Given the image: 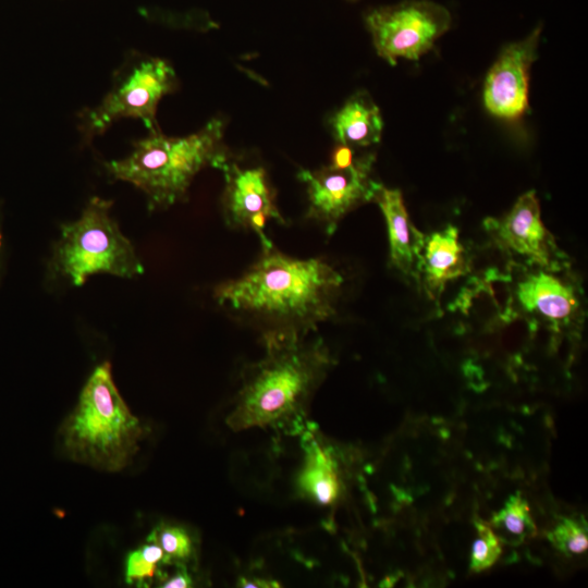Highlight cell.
Masks as SVG:
<instances>
[{
    "instance_id": "cell-23",
    "label": "cell",
    "mask_w": 588,
    "mask_h": 588,
    "mask_svg": "<svg viewBox=\"0 0 588 588\" xmlns=\"http://www.w3.org/2000/svg\"><path fill=\"white\" fill-rule=\"evenodd\" d=\"M353 160V149L344 145H339L333 151L331 164L343 168L350 166Z\"/></svg>"
},
{
    "instance_id": "cell-25",
    "label": "cell",
    "mask_w": 588,
    "mask_h": 588,
    "mask_svg": "<svg viewBox=\"0 0 588 588\" xmlns=\"http://www.w3.org/2000/svg\"><path fill=\"white\" fill-rule=\"evenodd\" d=\"M2 231H1V223H0V266H1V262H2V247H3V243H2Z\"/></svg>"
},
{
    "instance_id": "cell-20",
    "label": "cell",
    "mask_w": 588,
    "mask_h": 588,
    "mask_svg": "<svg viewBox=\"0 0 588 588\" xmlns=\"http://www.w3.org/2000/svg\"><path fill=\"white\" fill-rule=\"evenodd\" d=\"M548 539L565 555L580 554L588 548L587 524L584 519L562 518L548 532Z\"/></svg>"
},
{
    "instance_id": "cell-18",
    "label": "cell",
    "mask_w": 588,
    "mask_h": 588,
    "mask_svg": "<svg viewBox=\"0 0 588 588\" xmlns=\"http://www.w3.org/2000/svg\"><path fill=\"white\" fill-rule=\"evenodd\" d=\"M148 540L155 541L162 549L164 565L186 567L195 558V541L183 526L161 523L151 531Z\"/></svg>"
},
{
    "instance_id": "cell-17",
    "label": "cell",
    "mask_w": 588,
    "mask_h": 588,
    "mask_svg": "<svg viewBox=\"0 0 588 588\" xmlns=\"http://www.w3.org/2000/svg\"><path fill=\"white\" fill-rule=\"evenodd\" d=\"M491 525L503 541L511 544H518L536 532L528 503L518 492L512 494L492 516Z\"/></svg>"
},
{
    "instance_id": "cell-15",
    "label": "cell",
    "mask_w": 588,
    "mask_h": 588,
    "mask_svg": "<svg viewBox=\"0 0 588 588\" xmlns=\"http://www.w3.org/2000/svg\"><path fill=\"white\" fill-rule=\"evenodd\" d=\"M339 145L352 149L368 147L381 139L383 121L378 106L366 91H358L330 118Z\"/></svg>"
},
{
    "instance_id": "cell-21",
    "label": "cell",
    "mask_w": 588,
    "mask_h": 588,
    "mask_svg": "<svg viewBox=\"0 0 588 588\" xmlns=\"http://www.w3.org/2000/svg\"><path fill=\"white\" fill-rule=\"evenodd\" d=\"M475 527L477 538L471 547L469 566L473 572H482L495 563L502 549L499 537L489 525L482 520H476Z\"/></svg>"
},
{
    "instance_id": "cell-4",
    "label": "cell",
    "mask_w": 588,
    "mask_h": 588,
    "mask_svg": "<svg viewBox=\"0 0 588 588\" xmlns=\"http://www.w3.org/2000/svg\"><path fill=\"white\" fill-rule=\"evenodd\" d=\"M144 436L145 427L121 396L108 362L93 370L59 430L68 458L110 473L132 463Z\"/></svg>"
},
{
    "instance_id": "cell-1",
    "label": "cell",
    "mask_w": 588,
    "mask_h": 588,
    "mask_svg": "<svg viewBox=\"0 0 588 588\" xmlns=\"http://www.w3.org/2000/svg\"><path fill=\"white\" fill-rule=\"evenodd\" d=\"M342 284L343 277L326 260L292 257L273 246L242 275L219 284L213 296L264 320V335H307L335 314Z\"/></svg>"
},
{
    "instance_id": "cell-24",
    "label": "cell",
    "mask_w": 588,
    "mask_h": 588,
    "mask_svg": "<svg viewBox=\"0 0 588 588\" xmlns=\"http://www.w3.org/2000/svg\"><path fill=\"white\" fill-rule=\"evenodd\" d=\"M240 586L242 587H274L273 585H270L271 581L266 579H248L245 577H242L240 579Z\"/></svg>"
},
{
    "instance_id": "cell-9",
    "label": "cell",
    "mask_w": 588,
    "mask_h": 588,
    "mask_svg": "<svg viewBox=\"0 0 588 588\" xmlns=\"http://www.w3.org/2000/svg\"><path fill=\"white\" fill-rule=\"evenodd\" d=\"M219 170L224 176L221 207L225 223L232 229L256 233L262 249L273 247L265 234L267 222H286L275 203V192L266 170L261 167H241L231 157Z\"/></svg>"
},
{
    "instance_id": "cell-16",
    "label": "cell",
    "mask_w": 588,
    "mask_h": 588,
    "mask_svg": "<svg viewBox=\"0 0 588 588\" xmlns=\"http://www.w3.org/2000/svg\"><path fill=\"white\" fill-rule=\"evenodd\" d=\"M464 248L458 231L453 225L433 232L424 243L419 272H422L430 292L440 293L449 281L466 273Z\"/></svg>"
},
{
    "instance_id": "cell-6",
    "label": "cell",
    "mask_w": 588,
    "mask_h": 588,
    "mask_svg": "<svg viewBox=\"0 0 588 588\" xmlns=\"http://www.w3.org/2000/svg\"><path fill=\"white\" fill-rule=\"evenodd\" d=\"M176 87V74L168 61L135 53L118 70L99 103L78 114L82 138L89 143L122 119L139 120L148 131L159 127L158 105Z\"/></svg>"
},
{
    "instance_id": "cell-13",
    "label": "cell",
    "mask_w": 588,
    "mask_h": 588,
    "mask_svg": "<svg viewBox=\"0 0 588 588\" xmlns=\"http://www.w3.org/2000/svg\"><path fill=\"white\" fill-rule=\"evenodd\" d=\"M373 201L387 223L391 265L405 275H415L425 237L411 221L401 191L381 184Z\"/></svg>"
},
{
    "instance_id": "cell-12",
    "label": "cell",
    "mask_w": 588,
    "mask_h": 588,
    "mask_svg": "<svg viewBox=\"0 0 588 588\" xmlns=\"http://www.w3.org/2000/svg\"><path fill=\"white\" fill-rule=\"evenodd\" d=\"M486 225L502 247L544 268L552 264L556 247L541 220L535 191L523 194L502 219H488Z\"/></svg>"
},
{
    "instance_id": "cell-10",
    "label": "cell",
    "mask_w": 588,
    "mask_h": 588,
    "mask_svg": "<svg viewBox=\"0 0 588 588\" xmlns=\"http://www.w3.org/2000/svg\"><path fill=\"white\" fill-rule=\"evenodd\" d=\"M541 29L538 25L524 39L507 45L489 70L483 103L492 115L515 121L529 111V73L538 56Z\"/></svg>"
},
{
    "instance_id": "cell-5",
    "label": "cell",
    "mask_w": 588,
    "mask_h": 588,
    "mask_svg": "<svg viewBox=\"0 0 588 588\" xmlns=\"http://www.w3.org/2000/svg\"><path fill=\"white\" fill-rule=\"evenodd\" d=\"M113 201L93 196L78 218L63 223L49 260L52 275L82 286L98 273L135 279L145 271L132 242L112 216Z\"/></svg>"
},
{
    "instance_id": "cell-7",
    "label": "cell",
    "mask_w": 588,
    "mask_h": 588,
    "mask_svg": "<svg viewBox=\"0 0 588 588\" xmlns=\"http://www.w3.org/2000/svg\"><path fill=\"white\" fill-rule=\"evenodd\" d=\"M446 8L429 0H406L369 11L365 24L378 56L391 65L416 61L451 27Z\"/></svg>"
},
{
    "instance_id": "cell-14",
    "label": "cell",
    "mask_w": 588,
    "mask_h": 588,
    "mask_svg": "<svg viewBox=\"0 0 588 588\" xmlns=\"http://www.w3.org/2000/svg\"><path fill=\"white\" fill-rule=\"evenodd\" d=\"M516 296L526 311L538 314L551 322H566L578 309L573 289L544 271L531 273L519 282Z\"/></svg>"
},
{
    "instance_id": "cell-26",
    "label": "cell",
    "mask_w": 588,
    "mask_h": 588,
    "mask_svg": "<svg viewBox=\"0 0 588 588\" xmlns=\"http://www.w3.org/2000/svg\"><path fill=\"white\" fill-rule=\"evenodd\" d=\"M348 1H356V0H348Z\"/></svg>"
},
{
    "instance_id": "cell-2",
    "label": "cell",
    "mask_w": 588,
    "mask_h": 588,
    "mask_svg": "<svg viewBox=\"0 0 588 588\" xmlns=\"http://www.w3.org/2000/svg\"><path fill=\"white\" fill-rule=\"evenodd\" d=\"M264 335L265 355L246 367L225 417L233 431L259 428L299 436L332 359L320 339Z\"/></svg>"
},
{
    "instance_id": "cell-8",
    "label": "cell",
    "mask_w": 588,
    "mask_h": 588,
    "mask_svg": "<svg viewBox=\"0 0 588 588\" xmlns=\"http://www.w3.org/2000/svg\"><path fill=\"white\" fill-rule=\"evenodd\" d=\"M375 155L364 154L347 167L332 164L317 170H299L297 177L307 195V218L332 235L339 222L358 206L373 200L381 183L373 176Z\"/></svg>"
},
{
    "instance_id": "cell-11",
    "label": "cell",
    "mask_w": 588,
    "mask_h": 588,
    "mask_svg": "<svg viewBox=\"0 0 588 588\" xmlns=\"http://www.w3.org/2000/svg\"><path fill=\"white\" fill-rule=\"evenodd\" d=\"M299 436L303 460L294 482L297 495L318 506H335L344 492L338 448L311 422Z\"/></svg>"
},
{
    "instance_id": "cell-3",
    "label": "cell",
    "mask_w": 588,
    "mask_h": 588,
    "mask_svg": "<svg viewBox=\"0 0 588 588\" xmlns=\"http://www.w3.org/2000/svg\"><path fill=\"white\" fill-rule=\"evenodd\" d=\"M224 128L219 118L181 137L168 136L157 127L135 140L125 157L106 161L103 169L110 179L144 193L150 211L163 210L187 199L191 184L201 170L220 169L230 158Z\"/></svg>"
},
{
    "instance_id": "cell-22",
    "label": "cell",
    "mask_w": 588,
    "mask_h": 588,
    "mask_svg": "<svg viewBox=\"0 0 588 588\" xmlns=\"http://www.w3.org/2000/svg\"><path fill=\"white\" fill-rule=\"evenodd\" d=\"M180 569L170 578L162 581L164 588H186L192 586V578L187 573L186 567H179Z\"/></svg>"
},
{
    "instance_id": "cell-19",
    "label": "cell",
    "mask_w": 588,
    "mask_h": 588,
    "mask_svg": "<svg viewBox=\"0 0 588 588\" xmlns=\"http://www.w3.org/2000/svg\"><path fill=\"white\" fill-rule=\"evenodd\" d=\"M161 565H164L162 549L155 541L148 540L146 544L128 553L125 562V581L139 587L146 586L160 574Z\"/></svg>"
}]
</instances>
